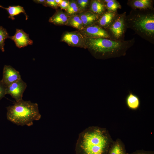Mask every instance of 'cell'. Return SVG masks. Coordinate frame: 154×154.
I'll list each match as a JSON object with an SVG mask.
<instances>
[{
  "mask_svg": "<svg viewBox=\"0 0 154 154\" xmlns=\"http://www.w3.org/2000/svg\"><path fill=\"white\" fill-rule=\"evenodd\" d=\"M90 11L99 16L102 15L107 10L104 3L102 1L94 0L91 2Z\"/></svg>",
  "mask_w": 154,
  "mask_h": 154,
  "instance_id": "17",
  "label": "cell"
},
{
  "mask_svg": "<svg viewBox=\"0 0 154 154\" xmlns=\"http://www.w3.org/2000/svg\"><path fill=\"white\" fill-rule=\"evenodd\" d=\"M1 8L6 10L9 14L8 18L11 19L12 20L15 19L14 17L19 14L22 13H23L25 17L26 20H27L28 16L26 14L23 7L19 5L9 6L8 7H5L2 6Z\"/></svg>",
  "mask_w": 154,
  "mask_h": 154,
  "instance_id": "15",
  "label": "cell"
},
{
  "mask_svg": "<svg viewBox=\"0 0 154 154\" xmlns=\"http://www.w3.org/2000/svg\"><path fill=\"white\" fill-rule=\"evenodd\" d=\"M9 38L13 40L16 46L19 48L31 45L33 44V41L30 38L29 34L22 29H17L15 34L13 36H9Z\"/></svg>",
  "mask_w": 154,
  "mask_h": 154,
  "instance_id": "9",
  "label": "cell"
},
{
  "mask_svg": "<svg viewBox=\"0 0 154 154\" xmlns=\"http://www.w3.org/2000/svg\"><path fill=\"white\" fill-rule=\"evenodd\" d=\"M83 3V8H85L88 4L89 1L88 0H82Z\"/></svg>",
  "mask_w": 154,
  "mask_h": 154,
  "instance_id": "28",
  "label": "cell"
},
{
  "mask_svg": "<svg viewBox=\"0 0 154 154\" xmlns=\"http://www.w3.org/2000/svg\"><path fill=\"white\" fill-rule=\"evenodd\" d=\"M126 12L118 14L110 25L106 30L111 39L116 40H124L127 28L125 19Z\"/></svg>",
  "mask_w": 154,
  "mask_h": 154,
  "instance_id": "5",
  "label": "cell"
},
{
  "mask_svg": "<svg viewBox=\"0 0 154 154\" xmlns=\"http://www.w3.org/2000/svg\"><path fill=\"white\" fill-rule=\"evenodd\" d=\"M33 1L36 3L42 4L44 5L45 0H34Z\"/></svg>",
  "mask_w": 154,
  "mask_h": 154,
  "instance_id": "27",
  "label": "cell"
},
{
  "mask_svg": "<svg viewBox=\"0 0 154 154\" xmlns=\"http://www.w3.org/2000/svg\"><path fill=\"white\" fill-rule=\"evenodd\" d=\"M81 19L84 26H89L94 24L99 18L90 11H88L81 14L79 16Z\"/></svg>",
  "mask_w": 154,
  "mask_h": 154,
  "instance_id": "14",
  "label": "cell"
},
{
  "mask_svg": "<svg viewBox=\"0 0 154 154\" xmlns=\"http://www.w3.org/2000/svg\"><path fill=\"white\" fill-rule=\"evenodd\" d=\"M153 2V0H129L127 4L132 9L145 10L154 9Z\"/></svg>",
  "mask_w": 154,
  "mask_h": 154,
  "instance_id": "12",
  "label": "cell"
},
{
  "mask_svg": "<svg viewBox=\"0 0 154 154\" xmlns=\"http://www.w3.org/2000/svg\"><path fill=\"white\" fill-rule=\"evenodd\" d=\"M62 40L70 45L82 46L86 45V39L80 34L75 32H68L64 34Z\"/></svg>",
  "mask_w": 154,
  "mask_h": 154,
  "instance_id": "10",
  "label": "cell"
},
{
  "mask_svg": "<svg viewBox=\"0 0 154 154\" xmlns=\"http://www.w3.org/2000/svg\"><path fill=\"white\" fill-rule=\"evenodd\" d=\"M125 22L130 29L142 38L154 44V9H132L126 15Z\"/></svg>",
  "mask_w": 154,
  "mask_h": 154,
  "instance_id": "3",
  "label": "cell"
},
{
  "mask_svg": "<svg viewBox=\"0 0 154 154\" xmlns=\"http://www.w3.org/2000/svg\"><path fill=\"white\" fill-rule=\"evenodd\" d=\"M27 87L26 83L21 79L6 88V94L10 95L16 102H19L23 99V94Z\"/></svg>",
  "mask_w": 154,
  "mask_h": 154,
  "instance_id": "6",
  "label": "cell"
},
{
  "mask_svg": "<svg viewBox=\"0 0 154 154\" xmlns=\"http://www.w3.org/2000/svg\"><path fill=\"white\" fill-rule=\"evenodd\" d=\"M135 42V38L125 40L108 38L86 39V45L94 54L104 58L124 56Z\"/></svg>",
  "mask_w": 154,
  "mask_h": 154,
  "instance_id": "2",
  "label": "cell"
},
{
  "mask_svg": "<svg viewBox=\"0 0 154 154\" xmlns=\"http://www.w3.org/2000/svg\"><path fill=\"white\" fill-rule=\"evenodd\" d=\"M126 103L130 109L135 110L140 106V102L139 97L132 92H130L126 98Z\"/></svg>",
  "mask_w": 154,
  "mask_h": 154,
  "instance_id": "16",
  "label": "cell"
},
{
  "mask_svg": "<svg viewBox=\"0 0 154 154\" xmlns=\"http://www.w3.org/2000/svg\"><path fill=\"white\" fill-rule=\"evenodd\" d=\"M83 33L86 38H111L105 29L95 24L87 27Z\"/></svg>",
  "mask_w": 154,
  "mask_h": 154,
  "instance_id": "8",
  "label": "cell"
},
{
  "mask_svg": "<svg viewBox=\"0 0 154 154\" xmlns=\"http://www.w3.org/2000/svg\"><path fill=\"white\" fill-rule=\"evenodd\" d=\"M8 120L18 125L31 126L41 118L38 104L23 99L7 107Z\"/></svg>",
  "mask_w": 154,
  "mask_h": 154,
  "instance_id": "4",
  "label": "cell"
},
{
  "mask_svg": "<svg viewBox=\"0 0 154 154\" xmlns=\"http://www.w3.org/2000/svg\"><path fill=\"white\" fill-rule=\"evenodd\" d=\"M105 4L107 11L114 12L121 8L119 2L116 0H104L102 1Z\"/></svg>",
  "mask_w": 154,
  "mask_h": 154,
  "instance_id": "19",
  "label": "cell"
},
{
  "mask_svg": "<svg viewBox=\"0 0 154 154\" xmlns=\"http://www.w3.org/2000/svg\"><path fill=\"white\" fill-rule=\"evenodd\" d=\"M44 5L48 6L55 8H57L58 5L55 0H45Z\"/></svg>",
  "mask_w": 154,
  "mask_h": 154,
  "instance_id": "24",
  "label": "cell"
},
{
  "mask_svg": "<svg viewBox=\"0 0 154 154\" xmlns=\"http://www.w3.org/2000/svg\"><path fill=\"white\" fill-rule=\"evenodd\" d=\"M1 5H0V8L1 7Z\"/></svg>",
  "mask_w": 154,
  "mask_h": 154,
  "instance_id": "31",
  "label": "cell"
},
{
  "mask_svg": "<svg viewBox=\"0 0 154 154\" xmlns=\"http://www.w3.org/2000/svg\"><path fill=\"white\" fill-rule=\"evenodd\" d=\"M78 8L76 3L72 1L69 3L68 7L67 9V13L70 14H73L77 12Z\"/></svg>",
  "mask_w": 154,
  "mask_h": 154,
  "instance_id": "22",
  "label": "cell"
},
{
  "mask_svg": "<svg viewBox=\"0 0 154 154\" xmlns=\"http://www.w3.org/2000/svg\"><path fill=\"white\" fill-rule=\"evenodd\" d=\"M128 154H154L152 151H145L142 150H137L132 153Z\"/></svg>",
  "mask_w": 154,
  "mask_h": 154,
  "instance_id": "25",
  "label": "cell"
},
{
  "mask_svg": "<svg viewBox=\"0 0 154 154\" xmlns=\"http://www.w3.org/2000/svg\"><path fill=\"white\" fill-rule=\"evenodd\" d=\"M125 145L119 139L114 141L109 149L108 154H128Z\"/></svg>",
  "mask_w": 154,
  "mask_h": 154,
  "instance_id": "13",
  "label": "cell"
},
{
  "mask_svg": "<svg viewBox=\"0 0 154 154\" xmlns=\"http://www.w3.org/2000/svg\"><path fill=\"white\" fill-rule=\"evenodd\" d=\"M68 19L66 15L63 12L56 13L49 19V22L55 25H64L68 22Z\"/></svg>",
  "mask_w": 154,
  "mask_h": 154,
  "instance_id": "18",
  "label": "cell"
},
{
  "mask_svg": "<svg viewBox=\"0 0 154 154\" xmlns=\"http://www.w3.org/2000/svg\"><path fill=\"white\" fill-rule=\"evenodd\" d=\"M55 1L57 3L58 5H60L62 1V0H55Z\"/></svg>",
  "mask_w": 154,
  "mask_h": 154,
  "instance_id": "30",
  "label": "cell"
},
{
  "mask_svg": "<svg viewBox=\"0 0 154 154\" xmlns=\"http://www.w3.org/2000/svg\"><path fill=\"white\" fill-rule=\"evenodd\" d=\"M106 129L91 126L79 135L76 144V154H108L113 142Z\"/></svg>",
  "mask_w": 154,
  "mask_h": 154,
  "instance_id": "1",
  "label": "cell"
},
{
  "mask_svg": "<svg viewBox=\"0 0 154 154\" xmlns=\"http://www.w3.org/2000/svg\"><path fill=\"white\" fill-rule=\"evenodd\" d=\"M69 3L68 1L63 0L62 2L59 5L61 9H67L68 7Z\"/></svg>",
  "mask_w": 154,
  "mask_h": 154,
  "instance_id": "26",
  "label": "cell"
},
{
  "mask_svg": "<svg viewBox=\"0 0 154 154\" xmlns=\"http://www.w3.org/2000/svg\"><path fill=\"white\" fill-rule=\"evenodd\" d=\"M77 3L78 5L80 6V7L82 8H83V3L82 0H77Z\"/></svg>",
  "mask_w": 154,
  "mask_h": 154,
  "instance_id": "29",
  "label": "cell"
},
{
  "mask_svg": "<svg viewBox=\"0 0 154 154\" xmlns=\"http://www.w3.org/2000/svg\"><path fill=\"white\" fill-rule=\"evenodd\" d=\"M70 25L79 30L84 29L82 22L79 16L74 15L71 17L68 22Z\"/></svg>",
  "mask_w": 154,
  "mask_h": 154,
  "instance_id": "20",
  "label": "cell"
},
{
  "mask_svg": "<svg viewBox=\"0 0 154 154\" xmlns=\"http://www.w3.org/2000/svg\"><path fill=\"white\" fill-rule=\"evenodd\" d=\"M6 87L1 80L0 81V100L4 97L6 95Z\"/></svg>",
  "mask_w": 154,
  "mask_h": 154,
  "instance_id": "23",
  "label": "cell"
},
{
  "mask_svg": "<svg viewBox=\"0 0 154 154\" xmlns=\"http://www.w3.org/2000/svg\"><path fill=\"white\" fill-rule=\"evenodd\" d=\"M117 12L106 10L100 16L96 25L106 30L108 28L118 14Z\"/></svg>",
  "mask_w": 154,
  "mask_h": 154,
  "instance_id": "11",
  "label": "cell"
},
{
  "mask_svg": "<svg viewBox=\"0 0 154 154\" xmlns=\"http://www.w3.org/2000/svg\"><path fill=\"white\" fill-rule=\"evenodd\" d=\"M21 79L19 72L10 65H5L1 81L6 88Z\"/></svg>",
  "mask_w": 154,
  "mask_h": 154,
  "instance_id": "7",
  "label": "cell"
},
{
  "mask_svg": "<svg viewBox=\"0 0 154 154\" xmlns=\"http://www.w3.org/2000/svg\"><path fill=\"white\" fill-rule=\"evenodd\" d=\"M9 34L6 29L0 26V49L2 52L5 51V41L6 39L9 38Z\"/></svg>",
  "mask_w": 154,
  "mask_h": 154,
  "instance_id": "21",
  "label": "cell"
}]
</instances>
